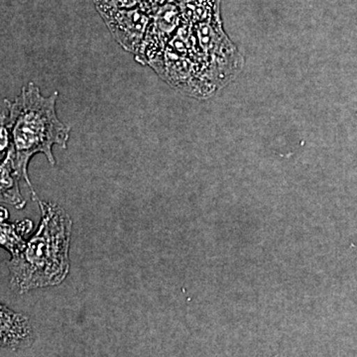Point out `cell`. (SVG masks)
<instances>
[{"label": "cell", "instance_id": "obj_4", "mask_svg": "<svg viewBox=\"0 0 357 357\" xmlns=\"http://www.w3.org/2000/svg\"><path fill=\"white\" fill-rule=\"evenodd\" d=\"M34 333L27 317L17 314L1 305V347L17 351L30 347Z\"/></svg>", "mask_w": 357, "mask_h": 357}, {"label": "cell", "instance_id": "obj_6", "mask_svg": "<svg viewBox=\"0 0 357 357\" xmlns=\"http://www.w3.org/2000/svg\"><path fill=\"white\" fill-rule=\"evenodd\" d=\"M20 178L14 173L13 166L8 159H4L1 165V198L17 208H23L25 202L20 196Z\"/></svg>", "mask_w": 357, "mask_h": 357}, {"label": "cell", "instance_id": "obj_1", "mask_svg": "<svg viewBox=\"0 0 357 357\" xmlns=\"http://www.w3.org/2000/svg\"><path fill=\"white\" fill-rule=\"evenodd\" d=\"M182 3L180 23L150 67L190 95H211L234 77L238 53L222 31L220 0Z\"/></svg>", "mask_w": 357, "mask_h": 357}, {"label": "cell", "instance_id": "obj_5", "mask_svg": "<svg viewBox=\"0 0 357 357\" xmlns=\"http://www.w3.org/2000/svg\"><path fill=\"white\" fill-rule=\"evenodd\" d=\"M31 229L32 222L28 220L13 225H8L1 220V244L11 253L13 257L24 250L27 243L23 236Z\"/></svg>", "mask_w": 357, "mask_h": 357}, {"label": "cell", "instance_id": "obj_3", "mask_svg": "<svg viewBox=\"0 0 357 357\" xmlns=\"http://www.w3.org/2000/svg\"><path fill=\"white\" fill-rule=\"evenodd\" d=\"M42 220L24 250L8 263L11 283L20 293L59 285L70 271L73 222L58 204L39 201Z\"/></svg>", "mask_w": 357, "mask_h": 357}, {"label": "cell", "instance_id": "obj_2", "mask_svg": "<svg viewBox=\"0 0 357 357\" xmlns=\"http://www.w3.org/2000/svg\"><path fill=\"white\" fill-rule=\"evenodd\" d=\"M57 98L58 91L48 98L42 96L38 86L30 82L13 102L6 100V112L2 114L1 126L9 135L6 158L20 181L24 180L31 190L34 201L35 192L27 173L30 159L42 153L55 165L52 147L57 144L65 149L70 138V128L56 114Z\"/></svg>", "mask_w": 357, "mask_h": 357}]
</instances>
